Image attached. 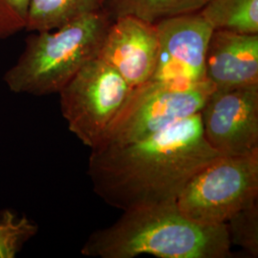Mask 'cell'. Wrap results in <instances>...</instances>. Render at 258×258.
<instances>
[{
	"label": "cell",
	"instance_id": "52a82bcc",
	"mask_svg": "<svg viewBox=\"0 0 258 258\" xmlns=\"http://www.w3.org/2000/svg\"><path fill=\"white\" fill-rule=\"evenodd\" d=\"M200 118L206 141L219 155L258 152V84L214 89Z\"/></svg>",
	"mask_w": 258,
	"mask_h": 258
},
{
	"label": "cell",
	"instance_id": "8992f818",
	"mask_svg": "<svg viewBox=\"0 0 258 258\" xmlns=\"http://www.w3.org/2000/svg\"><path fill=\"white\" fill-rule=\"evenodd\" d=\"M132 87L98 56L60 90V109L69 130L95 148L126 101Z\"/></svg>",
	"mask_w": 258,
	"mask_h": 258
},
{
	"label": "cell",
	"instance_id": "6da1fadb",
	"mask_svg": "<svg viewBox=\"0 0 258 258\" xmlns=\"http://www.w3.org/2000/svg\"><path fill=\"white\" fill-rule=\"evenodd\" d=\"M217 156L198 113L138 142L93 148L88 175L95 194L125 212L176 203L190 178Z\"/></svg>",
	"mask_w": 258,
	"mask_h": 258
},
{
	"label": "cell",
	"instance_id": "30bf717a",
	"mask_svg": "<svg viewBox=\"0 0 258 258\" xmlns=\"http://www.w3.org/2000/svg\"><path fill=\"white\" fill-rule=\"evenodd\" d=\"M205 73L214 89L258 84V34L214 29L207 47Z\"/></svg>",
	"mask_w": 258,
	"mask_h": 258
},
{
	"label": "cell",
	"instance_id": "7a4b0ae2",
	"mask_svg": "<svg viewBox=\"0 0 258 258\" xmlns=\"http://www.w3.org/2000/svg\"><path fill=\"white\" fill-rule=\"evenodd\" d=\"M231 244L227 225L204 226L186 218L176 203L123 212L110 227L94 231L82 249L85 256L227 258Z\"/></svg>",
	"mask_w": 258,
	"mask_h": 258
},
{
	"label": "cell",
	"instance_id": "4fadbf2b",
	"mask_svg": "<svg viewBox=\"0 0 258 258\" xmlns=\"http://www.w3.org/2000/svg\"><path fill=\"white\" fill-rule=\"evenodd\" d=\"M199 13L213 29L258 34V0H207Z\"/></svg>",
	"mask_w": 258,
	"mask_h": 258
},
{
	"label": "cell",
	"instance_id": "5b68a950",
	"mask_svg": "<svg viewBox=\"0 0 258 258\" xmlns=\"http://www.w3.org/2000/svg\"><path fill=\"white\" fill-rule=\"evenodd\" d=\"M257 195L258 152L219 155L190 178L176 205L189 220L216 226L257 202Z\"/></svg>",
	"mask_w": 258,
	"mask_h": 258
},
{
	"label": "cell",
	"instance_id": "8fae6325",
	"mask_svg": "<svg viewBox=\"0 0 258 258\" xmlns=\"http://www.w3.org/2000/svg\"><path fill=\"white\" fill-rule=\"evenodd\" d=\"M105 0H31L25 31H52L103 9Z\"/></svg>",
	"mask_w": 258,
	"mask_h": 258
},
{
	"label": "cell",
	"instance_id": "2e32d148",
	"mask_svg": "<svg viewBox=\"0 0 258 258\" xmlns=\"http://www.w3.org/2000/svg\"><path fill=\"white\" fill-rule=\"evenodd\" d=\"M31 0H0V39L25 31Z\"/></svg>",
	"mask_w": 258,
	"mask_h": 258
},
{
	"label": "cell",
	"instance_id": "7c38bea8",
	"mask_svg": "<svg viewBox=\"0 0 258 258\" xmlns=\"http://www.w3.org/2000/svg\"><path fill=\"white\" fill-rule=\"evenodd\" d=\"M207 0H105L103 11L113 21L132 16L148 22L199 12Z\"/></svg>",
	"mask_w": 258,
	"mask_h": 258
},
{
	"label": "cell",
	"instance_id": "3957f363",
	"mask_svg": "<svg viewBox=\"0 0 258 258\" xmlns=\"http://www.w3.org/2000/svg\"><path fill=\"white\" fill-rule=\"evenodd\" d=\"M111 22L102 10L55 30L34 32L17 63L4 75V82L18 94H58L98 56Z\"/></svg>",
	"mask_w": 258,
	"mask_h": 258
},
{
	"label": "cell",
	"instance_id": "ba28073f",
	"mask_svg": "<svg viewBox=\"0 0 258 258\" xmlns=\"http://www.w3.org/2000/svg\"><path fill=\"white\" fill-rule=\"evenodd\" d=\"M159 50L152 81L180 84L206 82L207 47L214 30L199 13L162 19L156 23Z\"/></svg>",
	"mask_w": 258,
	"mask_h": 258
},
{
	"label": "cell",
	"instance_id": "9a60e30c",
	"mask_svg": "<svg viewBox=\"0 0 258 258\" xmlns=\"http://www.w3.org/2000/svg\"><path fill=\"white\" fill-rule=\"evenodd\" d=\"M226 225L231 245H237L252 257H257V202L233 214Z\"/></svg>",
	"mask_w": 258,
	"mask_h": 258
},
{
	"label": "cell",
	"instance_id": "277c9868",
	"mask_svg": "<svg viewBox=\"0 0 258 258\" xmlns=\"http://www.w3.org/2000/svg\"><path fill=\"white\" fill-rule=\"evenodd\" d=\"M213 90L208 81L180 84L149 80L133 87L95 148L132 144L198 114Z\"/></svg>",
	"mask_w": 258,
	"mask_h": 258
},
{
	"label": "cell",
	"instance_id": "9c48e42d",
	"mask_svg": "<svg viewBox=\"0 0 258 258\" xmlns=\"http://www.w3.org/2000/svg\"><path fill=\"white\" fill-rule=\"evenodd\" d=\"M158 50L156 23L124 16L111 22L98 57L133 88L151 79L156 67Z\"/></svg>",
	"mask_w": 258,
	"mask_h": 258
},
{
	"label": "cell",
	"instance_id": "5bb4252c",
	"mask_svg": "<svg viewBox=\"0 0 258 258\" xmlns=\"http://www.w3.org/2000/svg\"><path fill=\"white\" fill-rule=\"evenodd\" d=\"M37 232V225L27 217H18L10 211H4L0 215V258L16 257Z\"/></svg>",
	"mask_w": 258,
	"mask_h": 258
}]
</instances>
